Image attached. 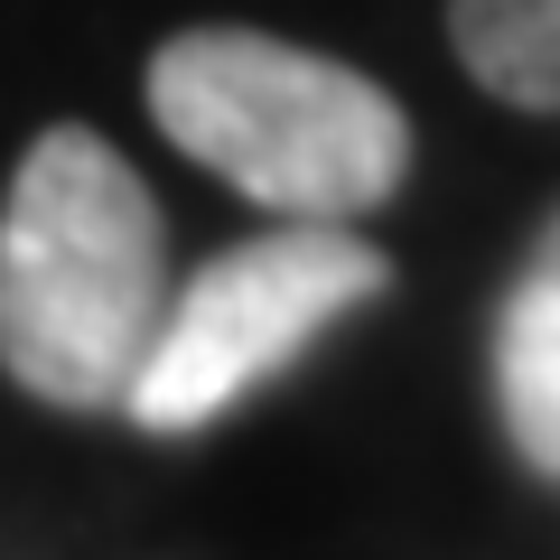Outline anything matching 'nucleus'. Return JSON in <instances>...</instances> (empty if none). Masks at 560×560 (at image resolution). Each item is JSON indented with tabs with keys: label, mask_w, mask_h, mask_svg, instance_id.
<instances>
[{
	"label": "nucleus",
	"mask_w": 560,
	"mask_h": 560,
	"mask_svg": "<svg viewBox=\"0 0 560 560\" xmlns=\"http://www.w3.org/2000/svg\"><path fill=\"white\" fill-rule=\"evenodd\" d=\"M168 318V234L103 131L57 121L0 197V374L57 411H121Z\"/></svg>",
	"instance_id": "f257e3e1"
},
{
	"label": "nucleus",
	"mask_w": 560,
	"mask_h": 560,
	"mask_svg": "<svg viewBox=\"0 0 560 560\" xmlns=\"http://www.w3.org/2000/svg\"><path fill=\"white\" fill-rule=\"evenodd\" d=\"M150 121L290 224H355L411 168V121L383 84L261 28L168 38L150 57Z\"/></svg>",
	"instance_id": "f03ea898"
},
{
	"label": "nucleus",
	"mask_w": 560,
	"mask_h": 560,
	"mask_svg": "<svg viewBox=\"0 0 560 560\" xmlns=\"http://www.w3.org/2000/svg\"><path fill=\"white\" fill-rule=\"evenodd\" d=\"M383 280H393V261L355 224H271V234L234 243L206 271H187V290H168V318L140 355L121 411L160 440H187L234 401H253L261 383H280Z\"/></svg>",
	"instance_id": "7ed1b4c3"
},
{
	"label": "nucleus",
	"mask_w": 560,
	"mask_h": 560,
	"mask_svg": "<svg viewBox=\"0 0 560 560\" xmlns=\"http://www.w3.org/2000/svg\"><path fill=\"white\" fill-rule=\"evenodd\" d=\"M495 411L514 458L560 486V215L541 224L495 308Z\"/></svg>",
	"instance_id": "20e7f679"
},
{
	"label": "nucleus",
	"mask_w": 560,
	"mask_h": 560,
	"mask_svg": "<svg viewBox=\"0 0 560 560\" xmlns=\"http://www.w3.org/2000/svg\"><path fill=\"white\" fill-rule=\"evenodd\" d=\"M448 38L495 103L560 113V0H448Z\"/></svg>",
	"instance_id": "39448f33"
}]
</instances>
